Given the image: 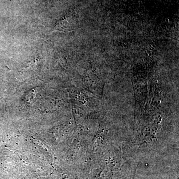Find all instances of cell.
Wrapping results in <instances>:
<instances>
[{"label": "cell", "instance_id": "cell-1", "mask_svg": "<svg viewBox=\"0 0 179 179\" xmlns=\"http://www.w3.org/2000/svg\"><path fill=\"white\" fill-rule=\"evenodd\" d=\"M166 21L167 22H169V20H168V19H167Z\"/></svg>", "mask_w": 179, "mask_h": 179}, {"label": "cell", "instance_id": "cell-2", "mask_svg": "<svg viewBox=\"0 0 179 179\" xmlns=\"http://www.w3.org/2000/svg\"><path fill=\"white\" fill-rule=\"evenodd\" d=\"M155 82H156V83H158V81H157V80H156Z\"/></svg>", "mask_w": 179, "mask_h": 179}, {"label": "cell", "instance_id": "cell-3", "mask_svg": "<svg viewBox=\"0 0 179 179\" xmlns=\"http://www.w3.org/2000/svg\"><path fill=\"white\" fill-rule=\"evenodd\" d=\"M146 55H148V53H146Z\"/></svg>", "mask_w": 179, "mask_h": 179}]
</instances>
